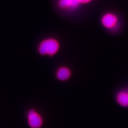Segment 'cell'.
Instances as JSON below:
<instances>
[{"label":"cell","mask_w":128,"mask_h":128,"mask_svg":"<svg viewBox=\"0 0 128 128\" xmlns=\"http://www.w3.org/2000/svg\"><path fill=\"white\" fill-rule=\"evenodd\" d=\"M80 4L78 0H59V6L64 9H75L79 6Z\"/></svg>","instance_id":"cell-4"},{"label":"cell","mask_w":128,"mask_h":128,"mask_svg":"<svg viewBox=\"0 0 128 128\" xmlns=\"http://www.w3.org/2000/svg\"><path fill=\"white\" fill-rule=\"evenodd\" d=\"M30 126L33 128H38L41 126L42 120L40 116L34 110H30L28 114Z\"/></svg>","instance_id":"cell-3"},{"label":"cell","mask_w":128,"mask_h":128,"mask_svg":"<svg viewBox=\"0 0 128 128\" xmlns=\"http://www.w3.org/2000/svg\"><path fill=\"white\" fill-rule=\"evenodd\" d=\"M59 49V43L54 39L49 38L44 40L40 44L38 51L42 55L52 56L57 52Z\"/></svg>","instance_id":"cell-1"},{"label":"cell","mask_w":128,"mask_h":128,"mask_svg":"<svg viewBox=\"0 0 128 128\" xmlns=\"http://www.w3.org/2000/svg\"><path fill=\"white\" fill-rule=\"evenodd\" d=\"M116 99L118 102L123 107H128V92L121 91L118 94Z\"/></svg>","instance_id":"cell-6"},{"label":"cell","mask_w":128,"mask_h":128,"mask_svg":"<svg viewBox=\"0 0 128 128\" xmlns=\"http://www.w3.org/2000/svg\"><path fill=\"white\" fill-rule=\"evenodd\" d=\"M78 2L80 3H82V4H84V3H88L91 1L92 0H78Z\"/></svg>","instance_id":"cell-7"},{"label":"cell","mask_w":128,"mask_h":128,"mask_svg":"<svg viewBox=\"0 0 128 128\" xmlns=\"http://www.w3.org/2000/svg\"><path fill=\"white\" fill-rule=\"evenodd\" d=\"M70 76V72L66 67H62L58 70L57 73V78L61 81H65L68 79Z\"/></svg>","instance_id":"cell-5"},{"label":"cell","mask_w":128,"mask_h":128,"mask_svg":"<svg viewBox=\"0 0 128 128\" xmlns=\"http://www.w3.org/2000/svg\"><path fill=\"white\" fill-rule=\"evenodd\" d=\"M118 21V19L116 16L111 13H107L104 15L102 19L103 26L108 29L115 27L117 25Z\"/></svg>","instance_id":"cell-2"}]
</instances>
